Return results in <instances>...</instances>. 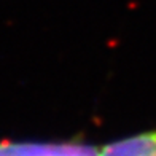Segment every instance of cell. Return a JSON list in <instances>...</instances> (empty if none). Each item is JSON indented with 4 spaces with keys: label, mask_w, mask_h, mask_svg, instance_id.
Here are the masks:
<instances>
[{
    "label": "cell",
    "mask_w": 156,
    "mask_h": 156,
    "mask_svg": "<svg viewBox=\"0 0 156 156\" xmlns=\"http://www.w3.org/2000/svg\"><path fill=\"white\" fill-rule=\"evenodd\" d=\"M99 156H156V129L110 142Z\"/></svg>",
    "instance_id": "7a4b0ae2"
},
{
    "label": "cell",
    "mask_w": 156,
    "mask_h": 156,
    "mask_svg": "<svg viewBox=\"0 0 156 156\" xmlns=\"http://www.w3.org/2000/svg\"><path fill=\"white\" fill-rule=\"evenodd\" d=\"M0 156H99V148L80 140H70V142L0 140Z\"/></svg>",
    "instance_id": "6da1fadb"
}]
</instances>
